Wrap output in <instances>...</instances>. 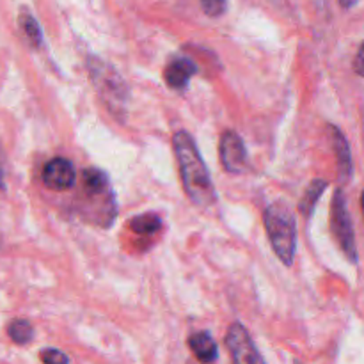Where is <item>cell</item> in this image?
Masks as SVG:
<instances>
[{"instance_id":"6da1fadb","label":"cell","mask_w":364,"mask_h":364,"mask_svg":"<svg viewBox=\"0 0 364 364\" xmlns=\"http://www.w3.org/2000/svg\"><path fill=\"white\" fill-rule=\"evenodd\" d=\"M174 153H176L178 166H180L181 181L191 201L199 208H210L215 203L217 194L213 181L210 178L205 160L199 155L194 139L188 132L180 130L173 137Z\"/></svg>"},{"instance_id":"7a4b0ae2","label":"cell","mask_w":364,"mask_h":364,"mask_svg":"<svg viewBox=\"0 0 364 364\" xmlns=\"http://www.w3.org/2000/svg\"><path fill=\"white\" fill-rule=\"evenodd\" d=\"M263 220L274 252L284 265L291 267L297 251V228L291 210L287 203L276 201L265 210Z\"/></svg>"},{"instance_id":"3957f363","label":"cell","mask_w":364,"mask_h":364,"mask_svg":"<svg viewBox=\"0 0 364 364\" xmlns=\"http://www.w3.org/2000/svg\"><path fill=\"white\" fill-rule=\"evenodd\" d=\"M331 224H333V233L336 237L338 244L341 245L345 255L350 262H358V247H355L354 228H352L350 215H348L347 201H345L343 192L338 191L333 198V206H331Z\"/></svg>"},{"instance_id":"277c9868","label":"cell","mask_w":364,"mask_h":364,"mask_svg":"<svg viewBox=\"0 0 364 364\" xmlns=\"http://www.w3.org/2000/svg\"><path fill=\"white\" fill-rule=\"evenodd\" d=\"M92 80H95L96 91L100 92L103 100L109 103L110 110H121L128 98V89L124 82L121 80L119 75L110 68L103 66L100 60H96L95 66L91 68Z\"/></svg>"},{"instance_id":"5b68a950","label":"cell","mask_w":364,"mask_h":364,"mask_svg":"<svg viewBox=\"0 0 364 364\" xmlns=\"http://www.w3.org/2000/svg\"><path fill=\"white\" fill-rule=\"evenodd\" d=\"M226 347L230 350L233 364H265L262 354L252 343L247 329L242 323H233L228 329Z\"/></svg>"},{"instance_id":"8992f818","label":"cell","mask_w":364,"mask_h":364,"mask_svg":"<svg viewBox=\"0 0 364 364\" xmlns=\"http://www.w3.org/2000/svg\"><path fill=\"white\" fill-rule=\"evenodd\" d=\"M220 162L228 173H242L247 167V149H245L244 141L240 135L235 132L226 130L220 135Z\"/></svg>"},{"instance_id":"52a82bcc","label":"cell","mask_w":364,"mask_h":364,"mask_svg":"<svg viewBox=\"0 0 364 364\" xmlns=\"http://www.w3.org/2000/svg\"><path fill=\"white\" fill-rule=\"evenodd\" d=\"M75 178H77V173L73 169V164L66 159H60V156L50 160L43 169V183L50 191H68V188L73 187Z\"/></svg>"},{"instance_id":"ba28073f","label":"cell","mask_w":364,"mask_h":364,"mask_svg":"<svg viewBox=\"0 0 364 364\" xmlns=\"http://www.w3.org/2000/svg\"><path fill=\"white\" fill-rule=\"evenodd\" d=\"M196 73H198V66L188 57H174L164 70V78L171 89L181 91V89L187 87V84Z\"/></svg>"},{"instance_id":"9c48e42d","label":"cell","mask_w":364,"mask_h":364,"mask_svg":"<svg viewBox=\"0 0 364 364\" xmlns=\"http://www.w3.org/2000/svg\"><path fill=\"white\" fill-rule=\"evenodd\" d=\"M331 139H333L334 153H336V162H338V174H340V180L348 181L352 176V156H350V148H348V142L345 139V135L338 130L336 127H331Z\"/></svg>"},{"instance_id":"30bf717a","label":"cell","mask_w":364,"mask_h":364,"mask_svg":"<svg viewBox=\"0 0 364 364\" xmlns=\"http://www.w3.org/2000/svg\"><path fill=\"white\" fill-rule=\"evenodd\" d=\"M188 347H191L192 354L196 355L198 361L203 364H210L217 359L219 355V348H217L215 340L212 338V334L201 331V333H196L188 338Z\"/></svg>"},{"instance_id":"8fae6325","label":"cell","mask_w":364,"mask_h":364,"mask_svg":"<svg viewBox=\"0 0 364 364\" xmlns=\"http://www.w3.org/2000/svg\"><path fill=\"white\" fill-rule=\"evenodd\" d=\"M82 183H84V191L91 196H102L103 192L109 191V176L105 171L96 169V167H89L82 173Z\"/></svg>"},{"instance_id":"7c38bea8","label":"cell","mask_w":364,"mask_h":364,"mask_svg":"<svg viewBox=\"0 0 364 364\" xmlns=\"http://www.w3.org/2000/svg\"><path fill=\"white\" fill-rule=\"evenodd\" d=\"M326 188H327V181H323V180L311 181V183L308 185V188H306L301 203H299V212H301L304 217L311 215L313 210H315V206H316V203H318L320 196L323 194V191H326Z\"/></svg>"},{"instance_id":"4fadbf2b","label":"cell","mask_w":364,"mask_h":364,"mask_svg":"<svg viewBox=\"0 0 364 364\" xmlns=\"http://www.w3.org/2000/svg\"><path fill=\"white\" fill-rule=\"evenodd\" d=\"M18 23H20L21 32L25 34V38L28 39L32 46H41L43 43V32L41 27H39L38 20L31 14V11L21 9L20 16H18Z\"/></svg>"},{"instance_id":"5bb4252c","label":"cell","mask_w":364,"mask_h":364,"mask_svg":"<svg viewBox=\"0 0 364 364\" xmlns=\"http://www.w3.org/2000/svg\"><path fill=\"white\" fill-rule=\"evenodd\" d=\"M130 230L137 235H148L156 233L162 228V219L156 213H144V215H137L130 220Z\"/></svg>"},{"instance_id":"9a60e30c","label":"cell","mask_w":364,"mask_h":364,"mask_svg":"<svg viewBox=\"0 0 364 364\" xmlns=\"http://www.w3.org/2000/svg\"><path fill=\"white\" fill-rule=\"evenodd\" d=\"M7 334H9V338L16 345H27L31 343L32 338H34V329H32L31 322L18 318L9 323V327H7Z\"/></svg>"},{"instance_id":"2e32d148","label":"cell","mask_w":364,"mask_h":364,"mask_svg":"<svg viewBox=\"0 0 364 364\" xmlns=\"http://www.w3.org/2000/svg\"><path fill=\"white\" fill-rule=\"evenodd\" d=\"M39 359H41L43 364H70L68 355L63 354L60 350H55V348H45V350H41L39 352Z\"/></svg>"},{"instance_id":"e0dca14e","label":"cell","mask_w":364,"mask_h":364,"mask_svg":"<svg viewBox=\"0 0 364 364\" xmlns=\"http://www.w3.org/2000/svg\"><path fill=\"white\" fill-rule=\"evenodd\" d=\"M201 7L208 16H223L224 11H226V0H201Z\"/></svg>"},{"instance_id":"ac0fdd59","label":"cell","mask_w":364,"mask_h":364,"mask_svg":"<svg viewBox=\"0 0 364 364\" xmlns=\"http://www.w3.org/2000/svg\"><path fill=\"white\" fill-rule=\"evenodd\" d=\"M354 70H355V73L361 75V77H364V43L361 45V48H359L358 55H355Z\"/></svg>"},{"instance_id":"d6986e66","label":"cell","mask_w":364,"mask_h":364,"mask_svg":"<svg viewBox=\"0 0 364 364\" xmlns=\"http://www.w3.org/2000/svg\"><path fill=\"white\" fill-rule=\"evenodd\" d=\"M358 2L359 0H340L341 7H345V9H350V7H354Z\"/></svg>"},{"instance_id":"ffe728a7","label":"cell","mask_w":364,"mask_h":364,"mask_svg":"<svg viewBox=\"0 0 364 364\" xmlns=\"http://www.w3.org/2000/svg\"><path fill=\"white\" fill-rule=\"evenodd\" d=\"M4 188V169H2V162H0V191Z\"/></svg>"},{"instance_id":"44dd1931","label":"cell","mask_w":364,"mask_h":364,"mask_svg":"<svg viewBox=\"0 0 364 364\" xmlns=\"http://www.w3.org/2000/svg\"><path fill=\"white\" fill-rule=\"evenodd\" d=\"M361 206H363V213H364V191H363V196H361Z\"/></svg>"}]
</instances>
